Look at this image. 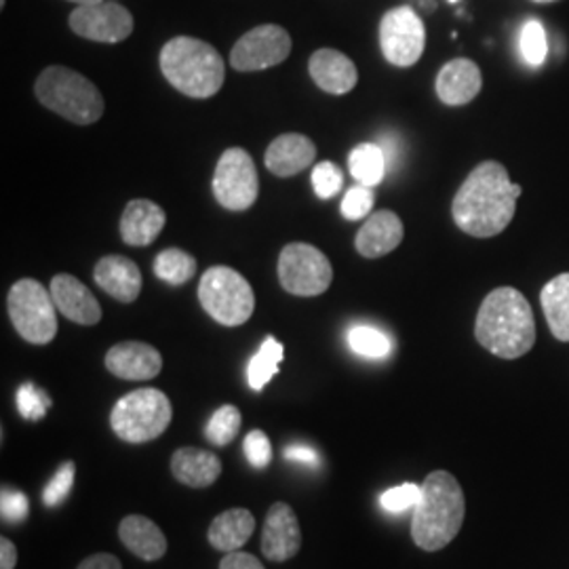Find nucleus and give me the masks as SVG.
<instances>
[{
  "label": "nucleus",
  "instance_id": "26",
  "mask_svg": "<svg viewBox=\"0 0 569 569\" xmlns=\"http://www.w3.org/2000/svg\"><path fill=\"white\" fill-rule=\"evenodd\" d=\"M540 305L547 317L550 333L559 342H569V272H563L540 291Z\"/></svg>",
  "mask_w": 569,
  "mask_h": 569
},
{
  "label": "nucleus",
  "instance_id": "35",
  "mask_svg": "<svg viewBox=\"0 0 569 569\" xmlns=\"http://www.w3.org/2000/svg\"><path fill=\"white\" fill-rule=\"evenodd\" d=\"M74 475H77L74 462H63L60 470L56 472V477L49 481V486L42 491V502L47 507L61 505L68 498L72 486H74Z\"/></svg>",
  "mask_w": 569,
  "mask_h": 569
},
{
  "label": "nucleus",
  "instance_id": "36",
  "mask_svg": "<svg viewBox=\"0 0 569 569\" xmlns=\"http://www.w3.org/2000/svg\"><path fill=\"white\" fill-rule=\"evenodd\" d=\"M373 209V192L369 186H355L350 188L342 199V216L346 220H363Z\"/></svg>",
  "mask_w": 569,
  "mask_h": 569
},
{
  "label": "nucleus",
  "instance_id": "20",
  "mask_svg": "<svg viewBox=\"0 0 569 569\" xmlns=\"http://www.w3.org/2000/svg\"><path fill=\"white\" fill-rule=\"evenodd\" d=\"M93 279L108 296L122 305L138 300L142 291V272L136 262L124 256H106L93 270Z\"/></svg>",
  "mask_w": 569,
  "mask_h": 569
},
{
  "label": "nucleus",
  "instance_id": "14",
  "mask_svg": "<svg viewBox=\"0 0 569 569\" xmlns=\"http://www.w3.org/2000/svg\"><path fill=\"white\" fill-rule=\"evenodd\" d=\"M302 549V529L287 502H274L266 512L262 552L268 561L283 563Z\"/></svg>",
  "mask_w": 569,
  "mask_h": 569
},
{
  "label": "nucleus",
  "instance_id": "2",
  "mask_svg": "<svg viewBox=\"0 0 569 569\" xmlns=\"http://www.w3.org/2000/svg\"><path fill=\"white\" fill-rule=\"evenodd\" d=\"M477 342L500 359H519L536 342V319L526 296L515 287H498L477 312Z\"/></svg>",
  "mask_w": 569,
  "mask_h": 569
},
{
  "label": "nucleus",
  "instance_id": "18",
  "mask_svg": "<svg viewBox=\"0 0 569 569\" xmlns=\"http://www.w3.org/2000/svg\"><path fill=\"white\" fill-rule=\"evenodd\" d=\"M483 87L481 68L472 60L458 58L451 60L437 74V96L448 106H467L472 102Z\"/></svg>",
  "mask_w": 569,
  "mask_h": 569
},
{
  "label": "nucleus",
  "instance_id": "17",
  "mask_svg": "<svg viewBox=\"0 0 569 569\" xmlns=\"http://www.w3.org/2000/svg\"><path fill=\"white\" fill-rule=\"evenodd\" d=\"M308 72L317 87L331 96L350 93L359 81V70L355 61L336 49L315 51L308 60Z\"/></svg>",
  "mask_w": 569,
  "mask_h": 569
},
{
  "label": "nucleus",
  "instance_id": "23",
  "mask_svg": "<svg viewBox=\"0 0 569 569\" xmlns=\"http://www.w3.org/2000/svg\"><path fill=\"white\" fill-rule=\"evenodd\" d=\"M171 472L188 488H209L222 475V460L213 451L182 448L171 456Z\"/></svg>",
  "mask_w": 569,
  "mask_h": 569
},
{
  "label": "nucleus",
  "instance_id": "19",
  "mask_svg": "<svg viewBox=\"0 0 569 569\" xmlns=\"http://www.w3.org/2000/svg\"><path fill=\"white\" fill-rule=\"evenodd\" d=\"M403 234L401 218L390 209H382L367 218L363 228L357 232L355 247L367 260H376L395 251L403 241Z\"/></svg>",
  "mask_w": 569,
  "mask_h": 569
},
{
  "label": "nucleus",
  "instance_id": "41",
  "mask_svg": "<svg viewBox=\"0 0 569 569\" xmlns=\"http://www.w3.org/2000/svg\"><path fill=\"white\" fill-rule=\"evenodd\" d=\"M77 569H122L121 559L110 552H98L87 559H82L81 566Z\"/></svg>",
  "mask_w": 569,
  "mask_h": 569
},
{
  "label": "nucleus",
  "instance_id": "37",
  "mask_svg": "<svg viewBox=\"0 0 569 569\" xmlns=\"http://www.w3.org/2000/svg\"><path fill=\"white\" fill-rule=\"evenodd\" d=\"M422 493V486L416 483H403L399 488H390L380 496V505L388 512H403L418 505Z\"/></svg>",
  "mask_w": 569,
  "mask_h": 569
},
{
  "label": "nucleus",
  "instance_id": "13",
  "mask_svg": "<svg viewBox=\"0 0 569 569\" xmlns=\"http://www.w3.org/2000/svg\"><path fill=\"white\" fill-rule=\"evenodd\" d=\"M70 28L87 41L117 44L131 37L133 16L119 2H96L74 9Z\"/></svg>",
  "mask_w": 569,
  "mask_h": 569
},
{
  "label": "nucleus",
  "instance_id": "25",
  "mask_svg": "<svg viewBox=\"0 0 569 569\" xmlns=\"http://www.w3.org/2000/svg\"><path fill=\"white\" fill-rule=\"evenodd\" d=\"M253 531H256V517L251 515V510L230 509L213 519L207 538L213 549L234 552L243 549L249 538L253 536Z\"/></svg>",
  "mask_w": 569,
  "mask_h": 569
},
{
  "label": "nucleus",
  "instance_id": "16",
  "mask_svg": "<svg viewBox=\"0 0 569 569\" xmlns=\"http://www.w3.org/2000/svg\"><path fill=\"white\" fill-rule=\"evenodd\" d=\"M51 296L61 315L77 326H98L102 321V306L77 277L56 274Z\"/></svg>",
  "mask_w": 569,
  "mask_h": 569
},
{
  "label": "nucleus",
  "instance_id": "21",
  "mask_svg": "<svg viewBox=\"0 0 569 569\" xmlns=\"http://www.w3.org/2000/svg\"><path fill=\"white\" fill-rule=\"evenodd\" d=\"M317 159V146L302 133L279 136L266 150V169L277 178H291Z\"/></svg>",
  "mask_w": 569,
  "mask_h": 569
},
{
  "label": "nucleus",
  "instance_id": "45",
  "mask_svg": "<svg viewBox=\"0 0 569 569\" xmlns=\"http://www.w3.org/2000/svg\"><path fill=\"white\" fill-rule=\"evenodd\" d=\"M533 2H540V4H547V2H555V0H533Z\"/></svg>",
  "mask_w": 569,
  "mask_h": 569
},
{
  "label": "nucleus",
  "instance_id": "28",
  "mask_svg": "<svg viewBox=\"0 0 569 569\" xmlns=\"http://www.w3.org/2000/svg\"><path fill=\"white\" fill-rule=\"evenodd\" d=\"M283 361V345L268 336L264 345L251 357L247 366V382L253 390H264L266 385L277 376L279 363Z\"/></svg>",
  "mask_w": 569,
  "mask_h": 569
},
{
  "label": "nucleus",
  "instance_id": "42",
  "mask_svg": "<svg viewBox=\"0 0 569 569\" xmlns=\"http://www.w3.org/2000/svg\"><path fill=\"white\" fill-rule=\"evenodd\" d=\"M284 458L291 460V462H300L306 467H317L319 465V456L312 448H306V446H289L284 449Z\"/></svg>",
  "mask_w": 569,
  "mask_h": 569
},
{
  "label": "nucleus",
  "instance_id": "40",
  "mask_svg": "<svg viewBox=\"0 0 569 569\" xmlns=\"http://www.w3.org/2000/svg\"><path fill=\"white\" fill-rule=\"evenodd\" d=\"M220 569H266L262 566V561L249 552H241V550H234V552H226Z\"/></svg>",
  "mask_w": 569,
  "mask_h": 569
},
{
  "label": "nucleus",
  "instance_id": "39",
  "mask_svg": "<svg viewBox=\"0 0 569 569\" xmlns=\"http://www.w3.org/2000/svg\"><path fill=\"white\" fill-rule=\"evenodd\" d=\"M28 510H30V502H28L26 493H21L18 489L2 488V491H0V512H2L4 521L20 523L28 517Z\"/></svg>",
  "mask_w": 569,
  "mask_h": 569
},
{
  "label": "nucleus",
  "instance_id": "9",
  "mask_svg": "<svg viewBox=\"0 0 569 569\" xmlns=\"http://www.w3.org/2000/svg\"><path fill=\"white\" fill-rule=\"evenodd\" d=\"M277 270L284 291L300 298L321 296L333 281V268L329 258L315 244H284Z\"/></svg>",
  "mask_w": 569,
  "mask_h": 569
},
{
  "label": "nucleus",
  "instance_id": "38",
  "mask_svg": "<svg viewBox=\"0 0 569 569\" xmlns=\"http://www.w3.org/2000/svg\"><path fill=\"white\" fill-rule=\"evenodd\" d=\"M247 462L253 468H266L272 462V446L264 430H251L243 441Z\"/></svg>",
  "mask_w": 569,
  "mask_h": 569
},
{
  "label": "nucleus",
  "instance_id": "5",
  "mask_svg": "<svg viewBox=\"0 0 569 569\" xmlns=\"http://www.w3.org/2000/svg\"><path fill=\"white\" fill-rule=\"evenodd\" d=\"M34 93L44 108L77 124L100 121L106 108L98 87L63 66H51L42 70L34 84Z\"/></svg>",
  "mask_w": 569,
  "mask_h": 569
},
{
  "label": "nucleus",
  "instance_id": "4",
  "mask_svg": "<svg viewBox=\"0 0 569 569\" xmlns=\"http://www.w3.org/2000/svg\"><path fill=\"white\" fill-rule=\"evenodd\" d=\"M161 72L180 93L207 100L224 84L226 63L222 56L201 39L176 37L164 44L159 56Z\"/></svg>",
  "mask_w": 569,
  "mask_h": 569
},
{
  "label": "nucleus",
  "instance_id": "29",
  "mask_svg": "<svg viewBox=\"0 0 569 569\" xmlns=\"http://www.w3.org/2000/svg\"><path fill=\"white\" fill-rule=\"evenodd\" d=\"M197 272V260L182 249H164L157 256L154 274L169 284L188 283Z\"/></svg>",
  "mask_w": 569,
  "mask_h": 569
},
{
  "label": "nucleus",
  "instance_id": "34",
  "mask_svg": "<svg viewBox=\"0 0 569 569\" xmlns=\"http://www.w3.org/2000/svg\"><path fill=\"white\" fill-rule=\"evenodd\" d=\"M49 407H51V399L44 390L34 387L32 382L21 385L18 390V409L26 420H42Z\"/></svg>",
  "mask_w": 569,
  "mask_h": 569
},
{
  "label": "nucleus",
  "instance_id": "32",
  "mask_svg": "<svg viewBox=\"0 0 569 569\" xmlns=\"http://www.w3.org/2000/svg\"><path fill=\"white\" fill-rule=\"evenodd\" d=\"M519 49L529 66L545 63L549 56V41H547L545 26L540 21H526V26L521 28V34H519Z\"/></svg>",
  "mask_w": 569,
  "mask_h": 569
},
{
  "label": "nucleus",
  "instance_id": "44",
  "mask_svg": "<svg viewBox=\"0 0 569 569\" xmlns=\"http://www.w3.org/2000/svg\"><path fill=\"white\" fill-rule=\"evenodd\" d=\"M70 2H77L79 7H84V4H96V2H103V0H70Z\"/></svg>",
  "mask_w": 569,
  "mask_h": 569
},
{
  "label": "nucleus",
  "instance_id": "3",
  "mask_svg": "<svg viewBox=\"0 0 569 569\" xmlns=\"http://www.w3.org/2000/svg\"><path fill=\"white\" fill-rule=\"evenodd\" d=\"M467 515L462 486L448 470H432L422 483V493L413 507L411 538L428 552L446 549L460 533Z\"/></svg>",
  "mask_w": 569,
  "mask_h": 569
},
{
  "label": "nucleus",
  "instance_id": "11",
  "mask_svg": "<svg viewBox=\"0 0 569 569\" xmlns=\"http://www.w3.org/2000/svg\"><path fill=\"white\" fill-rule=\"evenodd\" d=\"M380 47L388 63L409 68L418 63L427 47V28L411 7H395L380 21Z\"/></svg>",
  "mask_w": 569,
  "mask_h": 569
},
{
  "label": "nucleus",
  "instance_id": "46",
  "mask_svg": "<svg viewBox=\"0 0 569 569\" xmlns=\"http://www.w3.org/2000/svg\"><path fill=\"white\" fill-rule=\"evenodd\" d=\"M449 2H460V0H449Z\"/></svg>",
  "mask_w": 569,
  "mask_h": 569
},
{
  "label": "nucleus",
  "instance_id": "43",
  "mask_svg": "<svg viewBox=\"0 0 569 569\" xmlns=\"http://www.w3.org/2000/svg\"><path fill=\"white\" fill-rule=\"evenodd\" d=\"M18 549L9 538H0V569H16Z\"/></svg>",
  "mask_w": 569,
  "mask_h": 569
},
{
  "label": "nucleus",
  "instance_id": "27",
  "mask_svg": "<svg viewBox=\"0 0 569 569\" xmlns=\"http://www.w3.org/2000/svg\"><path fill=\"white\" fill-rule=\"evenodd\" d=\"M348 169L352 178L363 186H378L385 180L387 173V154L382 146L378 143H359L350 157H348Z\"/></svg>",
  "mask_w": 569,
  "mask_h": 569
},
{
  "label": "nucleus",
  "instance_id": "30",
  "mask_svg": "<svg viewBox=\"0 0 569 569\" xmlns=\"http://www.w3.org/2000/svg\"><path fill=\"white\" fill-rule=\"evenodd\" d=\"M241 422H243V418H241L239 407L222 406L211 416L209 425L204 428V437L211 446L226 448L237 439V435L241 430Z\"/></svg>",
  "mask_w": 569,
  "mask_h": 569
},
{
  "label": "nucleus",
  "instance_id": "31",
  "mask_svg": "<svg viewBox=\"0 0 569 569\" xmlns=\"http://www.w3.org/2000/svg\"><path fill=\"white\" fill-rule=\"evenodd\" d=\"M348 345L357 355L367 359H385L392 348V342L385 331L369 326L352 327L348 331Z\"/></svg>",
  "mask_w": 569,
  "mask_h": 569
},
{
  "label": "nucleus",
  "instance_id": "8",
  "mask_svg": "<svg viewBox=\"0 0 569 569\" xmlns=\"http://www.w3.org/2000/svg\"><path fill=\"white\" fill-rule=\"evenodd\" d=\"M11 323L30 345H49L58 333V306L34 279H20L7 296Z\"/></svg>",
  "mask_w": 569,
  "mask_h": 569
},
{
  "label": "nucleus",
  "instance_id": "6",
  "mask_svg": "<svg viewBox=\"0 0 569 569\" xmlns=\"http://www.w3.org/2000/svg\"><path fill=\"white\" fill-rule=\"evenodd\" d=\"M173 407L163 390L138 388L121 397L110 413V427L127 443H148L171 425Z\"/></svg>",
  "mask_w": 569,
  "mask_h": 569
},
{
  "label": "nucleus",
  "instance_id": "33",
  "mask_svg": "<svg viewBox=\"0 0 569 569\" xmlns=\"http://www.w3.org/2000/svg\"><path fill=\"white\" fill-rule=\"evenodd\" d=\"M345 186L342 169L331 161L319 163L312 169V188L319 199L336 197Z\"/></svg>",
  "mask_w": 569,
  "mask_h": 569
},
{
  "label": "nucleus",
  "instance_id": "15",
  "mask_svg": "<svg viewBox=\"0 0 569 569\" xmlns=\"http://www.w3.org/2000/svg\"><path fill=\"white\" fill-rule=\"evenodd\" d=\"M106 369L129 382L152 380L163 369V357L146 342H121L106 352Z\"/></svg>",
  "mask_w": 569,
  "mask_h": 569
},
{
  "label": "nucleus",
  "instance_id": "7",
  "mask_svg": "<svg viewBox=\"0 0 569 569\" xmlns=\"http://www.w3.org/2000/svg\"><path fill=\"white\" fill-rule=\"evenodd\" d=\"M199 302L220 326L239 327L251 319L256 296L243 274L228 266H213L199 284Z\"/></svg>",
  "mask_w": 569,
  "mask_h": 569
},
{
  "label": "nucleus",
  "instance_id": "12",
  "mask_svg": "<svg viewBox=\"0 0 569 569\" xmlns=\"http://www.w3.org/2000/svg\"><path fill=\"white\" fill-rule=\"evenodd\" d=\"M291 53V37L277 23H262L243 34L230 53V66L239 72H258L283 63Z\"/></svg>",
  "mask_w": 569,
  "mask_h": 569
},
{
  "label": "nucleus",
  "instance_id": "24",
  "mask_svg": "<svg viewBox=\"0 0 569 569\" xmlns=\"http://www.w3.org/2000/svg\"><path fill=\"white\" fill-rule=\"evenodd\" d=\"M121 542L143 561H157L167 552V538L161 528L142 515H129L119 526Z\"/></svg>",
  "mask_w": 569,
  "mask_h": 569
},
{
  "label": "nucleus",
  "instance_id": "1",
  "mask_svg": "<svg viewBox=\"0 0 569 569\" xmlns=\"http://www.w3.org/2000/svg\"><path fill=\"white\" fill-rule=\"evenodd\" d=\"M521 186L510 182L505 164L496 161L475 167L456 192L451 216L456 226L477 239H489L512 222Z\"/></svg>",
  "mask_w": 569,
  "mask_h": 569
},
{
  "label": "nucleus",
  "instance_id": "22",
  "mask_svg": "<svg viewBox=\"0 0 569 569\" xmlns=\"http://www.w3.org/2000/svg\"><path fill=\"white\" fill-rule=\"evenodd\" d=\"M164 211L157 203L148 199H136L127 203L121 218L122 241L131 247H146L154 243L157 237L163 232Z\"/></svg>",
  "mask_w": 569,
  "mask_h": 569
},
{
  "label": "nucleus",
  "instance_id": "10",
  "mask_svg": "<svg viewBox=\"0 0 569 569\" xmlns=\"http://www.w3.org/2000/svg\"><path fill=\"white\" fill-rule=\"evenodd\" d=\"M260 192L258 171L243 148H228L213 176V194L228 211H247Z\"/></svg>",
  "mask_w": 569,
  "mask_h": 569
}]
</instances>
